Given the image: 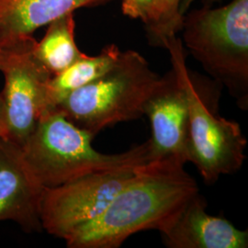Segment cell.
I'll use <instances>...</instances> for the list:
<instances>
[{"label":"cell","mask_w":248,"mask_h":248,"mask_svg":"<svg viewBox=\"0 0 248 248\" xmlns=\"http://www.w3.org/2000/svg\"><path fill=\"white\" fill-rule=\"evenodd\" d=\"M2 62H3V50H2V48L0 46V67H1Z\"/></svg>","instance_id":"cell-18"},{"label":"cell","mask_w":248,"mask_h":248,"mask_svg":"<svg viewBox=\"0 0 248 248\" xmlns=\"http://www.w3.org/2000/svg\"><path fill=\"white\" fill-rule=\"evenodd\" d=\"M165 49L170 56L171 68L153 90L144 107L150 120L151 160H189V118L184 70L186 51L177 36L167 41Z\"/></svg>","instance_id":"cell-7"},{"label":"cell","mask_w":248,"mask_h":248,"mask_svg":"<svg viewBox=\"0 0 248 248\" xmlns=\"http://www.w3.org/2000/svg\"><path fill=\"white\" fill-rule=\"evenodd\" d=\"M124 15L141 19L144 25L150 21L153 15L154 0H121Z\"/></svg>","instance_id":"cell-15"},{"label":"cell","mask_w":248,"mask_h":248,"mask_svg":"<svg viewBox=\"0 0 248 248\" xmlns=\"http://www.w3.org/2000/svg\"><path fill=\"white\" fill-rule=\"evenodd\" d=\"M193 0H183L182 1V4H181V10H182V13L184 14L185 13V9L186 7H188L191 3H192ZM223 0H202V6H207V7H211L213 6L215 4H218V3H221Z\"/></svg>","instance_id":"cell-16"},{"label":"cell","mask_w":248,"mask_h":248,"mask_svg":"<svg viewBox=\"0 0 248 248\" xmlns=\"http://www.w3.org/2000/svg\"><path fill=\"white\" fill-rule=\"evenodd\" d=\"M5 135V108L3 99L0 93V136L4 137Z\"/></svg>","instance_id":"cell-17"},{"label":"cell","mask_w":248,"mask_h":248,"mask_svg":"<svg viewBox=\"0 0 248 248\" xmlns=\"http://www.w3.org/2000/svg\"><path fill=\"white\" fill-rule=\"evenodd\" d=\"M182 45L212 79L248 109V0L202 6L184 14Z\"/></svg>","instance_id":"cell-3"},{"label":"cell","mask_w":248,"mask_h":248,"mask_svg":"<svg viewBox=\"0 0 248 248\" xmlns=\"http://www.w3.org/2000/svg\"><path fill=\"white\" fill-rule=\"evenodd\" d=\"M159 79L141 53L127 50L112 68L72 92L55 110L95 137L106 128L144 116L145 103Z\"/></svg>","instance_id":"cell-4"},{"label":"cell","mask_w":248,"mask_h":248,"mask_svg":"<svg viewBox=\"0 0 248 248\" xmlns=\"http://www.w3.org/2000/svg\"><path fill=\"white\" fill-rule=\"evenodd\" d=\"M189 118V160L205 183L238 172L246 159L248 140L240 124L219 114L222 86L184 70Z\"/></svg>","instance_id":"cell-5"},{"label":"cell","mask_w":248,"mask_h":248,"mask_svg":"<svg viewBox=\"0 0 248 248\" xmlns=\"http://www.w3.org/2000/svg\"><path fill=\"white\" fill-rule=\"evenodd\" d=\"M183 0H154L153 15L145 25L148 42L155 47H165L169 38L181 31L184 14L181 11Z\"/></svg>","instance_id":"cell-14"},{"label":"cell","mask_w":248,"mask_h":248,"mask_svg":"<svg viewBox=\"0 0 248 248\" xmlns=\"http://www.w3.org/2000/svg\"><path fill=\"white\" fill-rule=\"evenodd\" d=\"M207 203L198 192L160 232L169 248H247L248 231L240 230L228 220L206 212Z\"/></svg>","instance_id":"cell-10"},{"label":"cell","mask_w":248,"mask_h":248,"mask_svg":"<svg viewBox=\"0 0 248 248\" xmlns=\"http://www.w3.org/2000/svg\"><path fill=\"white\" fill-rule=\"evenodd\" d=\"M44 190L28 169L21 147L0 136V222L10 220L24 230H41Z\"/></svg>","instance_id":"cell-9"},{"label":"cell","mask_w":248,"mask_h":248,"mask_svg":"<svg viewBox=\"0 0 248 248\" xmlns=\"http://www.w3.org/2000/svg\"><path fill=\"white\" fill-rule=\"evenodd\" d=\"M94 137L53 110L39 123L21 146L27 167L44 188L61 186L101 171L130 169L151 160L149 140L120 154H102Z\"/></svg>","instance_id":"cell-2"},{"label":"cell","mask_w":248,"mask_h":248,"mask_svg":"<svg viewBox=\"0 0 248 248\" xmlns=\"http://www.w3.org/2000/svg\"><path fill=\"white\" fill-rule=\"evenodd\" d=\"M33 36L2 46L0 71L5 78L0 92L5 108V135L22 146L45 116L53 111L49 95L52 74L34 53Z\"/></svg>","instance_id":"cell-6"},{"label":"cell","mask_w":248,"mask_h":248,"mask_svg":"<svg viewBox=\"0 0 248 248\" xmlns=\"http://www.w3.org/2000/svg\"><path fill=\"white\" fill-rule=\"evenodd\" d=\"M121 53L117 45H107L98 55L85 53L66 69L53 76L49 83V95L53 110L72 92L98 79L112 68Z\"/></svg>","instance_id":"cell-12"},{"label":"cell","mask_w":248,"mask_h":248,"mask_svg":"<svg viewBox=\"0 0 248 248\" xmlns=\"http://www.w3.org/2000/svg\"><path fill=\"white\" fill-rule=\"evenodd\" d=\"M184 167L172 158L138 166L103 213L64 238L67 248H118L137 232L164 230L200 192Z\"/></svg>","instance_id":"cell-1"},{"label":"cell","mask_w":248,"mask_h":248,"mask_svg":"<svg viewBox=\"0 0 248 248\" xmlns=\"http://www.w3.org/2000/svg\"><path fill=\"white\" fill-rule=\"evenodd\" d=\"M137 167L96 172L45 188L41 202L42 228L64 240L72 231L93 221L106 210Z\"/></svg>","instance_id":"cell-8"},{"label":"cell","mask_w":248,"mask_h":248,"mask_svg":"<svg viewBox=\"0 0 248 248\" xmlns=\"http://www.w3.org/2000/svg\"><path fill=\"white\" fill-rule=\"evenodd\" d=\"M108 0H0V46L32 36L36 30L77 9Z\"/></svg>","instance_id":"cell-11"},{"label":"cell","mask_w":248,"mask_h":248,"mask_svg":"<svg viewBox=\"0 0 248 248\" xmlns=\"http://www.w3.org/2000/svg\"><path fill=\"white\" fill-rule=\"evenodd\" d=\"M47 26L43 39L36 42L34 53L45 68L54 76L66 69L85 53L80 51L76 43L74 13L56 18Z\"/></svg>","instance_id":"cell-13"}]
</instances>
